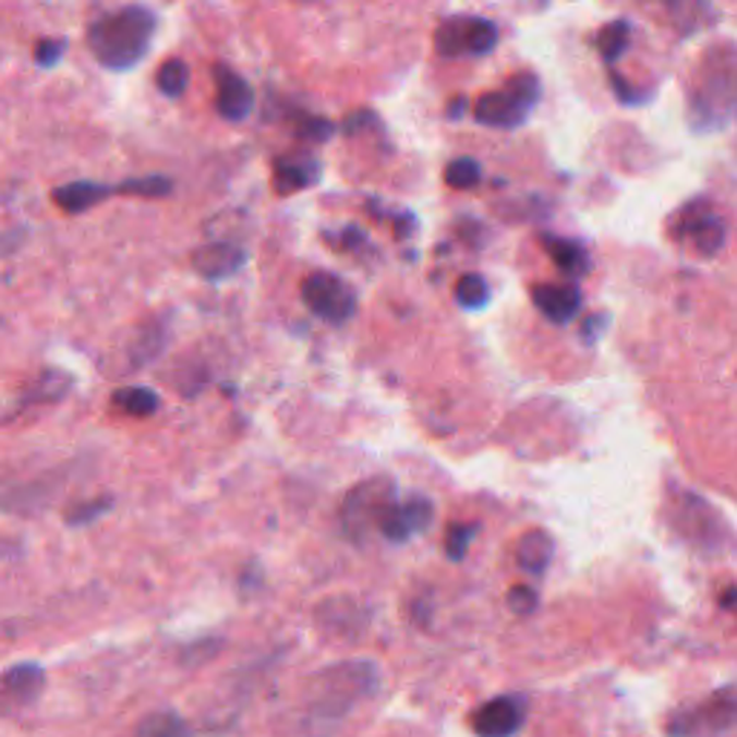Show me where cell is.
<instances>
[{
    "instance_id": "1",
    "label": "cell",
    "mask_w": 737,
    "mask_h": 737,
    "mask_svg": "<svg viewBox=\"0 0 737 737\" xmlns=\"http://www.w3.org/2000/svg\"><path fill=\"white\" fill-rule=\"evenodd\" d=\"M156 15L145 7H124L89 26V49L107 70H130L150 49Z\"/></svg>"
},
{
    "instance_id": "2",
    "label": "cell",
    "mask_w": 737,
    "mask_h": 737,
    "mask_svg": "<svg viewBox=\"0 0 737 737\" xmlns=\"http://www.w3.org/2000/svg\"><path fill=\"white\" fill-rule=\"evenodd\" d=\"M377 686V672L372 663H340L331 665L309 686V712L314 721H340L354 705L372 694Z\"/></svg>"
},
{
    "instance_id": "3",
    "label": "cell",
    "mask_w": 737,
    "mask_h": 737,
    "mask_svg": "<svg viewBox=\"0 0 737 737\" xmlns=\"http://www.w3.org/2000/svg\"><path fill=\"white\" fill-rule=\"evenodd\" d=\"M395 490L386 479H368L346 496L340 519H343L346 536L352 542H366L368 533L377 530L384 519L386 507L395 502Z\"/></svg>"
},
{
    "instance_id": "4",
    "label": "cell",
    "mask_w": 737,
    "mask_h": 737,
    "mask_svg": "<svg viewBox=\"0 0 737 737\" xmlns=\"http://www.w3.org/2000/svg\"><path fill=\"white\" fill-rule=\"evenodd\" d=\"M303 303L323 321L346 323L358 309V297L352 286L340 280L337 274L314 271L303 280Z\"/></svg>"
},
{
    "instance_id": "5",
    "label": "cell",
    "mask_w": 737,
    "mask_h": 737,
    "mask_svg": "<svg viewBox=\"0 0 737 737\" xmlns=\"http://www.w3.org/2000/svg\"><path fill=\"white\" fill-rule=\"evenodd\" d=\"M433 521V505L421 496H412L407 502H392L386 507L384 519L377 524V530L384 533L389 542H407L415 533L430 528Z\"/></svg>"
},
{
    "instance_id": "6",
    "label": "cell",
    "mask_w": 737,
    "mask_h": 737,
    "mask_svg": "<svg viewBox=\"0 0 737 737\" xmlns=\"http://www.w3.org/2000/svg\"><path fill=\"white\" fill-rule=\"evenodd\" d=\"M47 686V674L35 663L12 665L9 672L0 674V709L15 712L26 709L40 698V691Z\"/></svg>"
},
{
    "instance_id": "7",
    "label": "cell",
    "mask_w": 737,
    "mask_h": 737,
    "mask_svg": "<svg viewBox=\"0 0 737 737\" xmlns=\"http://www.w3.org/2000/svg\"><path fill=\"white\" fill-rule=\"evenodd\" d=\"M524 723V703L519 698H496L475 709L473 732L479 737H514Z\"/></svg>"
},
{
    "instance_id": "8",
    "label": "cell",
    "mask_w": 737,
    "mask_h": 737,
    "mask_svg": "<svg viewBox=\"0 0 737 737\" xmlns=\"http://www.w3.org/2000/svg\"><path fill=\"white\" fill-rule=\"evenodd\" d=\"M530 110H533V107H530L528 101H521L507 84L505 89H498V93L481 96L473 107L475 119H479L481 124H487V128H516V124H521V121L528 119Z\"/></svg>"
},
{
    "instance_id": "9",
    "label": "cell",
    "mask_w": 737,
    "mask_h": 737,
    "mask_svg": "<svg viewBox=\"0 0 737 737\" xmlns=\"http://www.w3.org/2000/svg\"><path fill=\"white\" fill-rule=\"evenodd\" d=\"M680 237L694 245L700 257H712L726 242V228H723V222L714 217L712 210L691 208L680 217Z\"/></svg>"
},
{
    "instance_id": "10",
    "label": "cell",
    "mask_w": 737,
    "mask_h": 737,
    "mask_svg": "<svg viewBox=\"0 0 737 737\" xmlns=\"http://www.w3.org/2000/svg\"><path fill=\"white\" fill-rule=\"evenodd\" d=\"M245 265V251L233 242H210L193 254V268L205 280H225Z\"/></svg>"
},
{
    "instance_id": "11",
    "label": "cell",
    "mask_w": 737,
    "mask_h": 737,
    "mask_svg": "<svg viewBox=\"0 0 737 737\" xmlns=\"http://www.w3.org/2000/svg\"><path fill=\"white\" fill-rule=\"evenodd\" d=\"M217 110L231 121H242L254 110V89L249 81L225 67L217 70Z\"/></svg>"
},
{
    "instance_id": "12",
    "label": "cell",
    "mask_w": 737,
    "mask_h": 737,
    "mask_svg": "<svg viewBox=\"0 0 737 737\" xmlns=\"http://www.w3.org/2000/svg\"><path fill=\"white\" fill-rule=\"evenodd\" d=\"M533 303L547 321L553 323H568L577 317L582 297L573 286H536L533 289Z\"/></svg>"
},
{
    "instance_id": "13",
    "label": "cell",
    "mask_w": 737,
    "mask_h": 737,
    "mask_svg": "<svg viewBox=\"0 0 737 737\" xmlns=\"http://www.w3.org/2000/svg\"><path fill=\"white\" fill-rule=\"evenodd\" d=\"M321 177V168L312 156H282L277 165H274V188L277 193H297L309 188V184L317 182Z\"/></svg>"
},
{
    "instance_id": "14",
    "label": "cell",
    "mask_w": 737,
    "mask_h": 737,
    "mask_svg": "<svg viewBox=\"0 0 737 737\" xmlns=\"http://www.w3.org/2000/svg\"><path fill=\"white\" fill-rule=\"evenodd\" d=\"M112 193V188L98 182H73L64 184V188H58L52 193V200L64 214H84V210L96 208L98 202H105L107 196Z\"/></svg>"
},
{
    "instance_id": "15",
    "label": "cell",
    "mask_w": 737,
    "mask_h": 737,
    "mask_svg": "<svg viewBox=\"0 0 737 737\" xmlns=\"http://www.w3.org/2000/svg\"><path fill=\"white\" fill-rule=\"evenodd\" d=\"M516 559H519V568L528 573H545L553 559V539L545 530H530L519 539Z\"/></svg>"
},
{
    "instance_id": "16",
    "label": "cell",
    "mask_w": 737,
    "mask_h": 737,
    "mask_svg": "<svg viewBox=\"0 0 737 737\" xmlns=\"http://www.w3.org/2000/svg\"><path fill=\"white\" fill-rule=\"evenodd\" d=\"M545 249L561 274H568V277H582V274L588 271V254L582 245H577V242L559 240V237H545Z\"/></svg>"
},
{
    "instance_id": "17",
    "label": "cell",
    "mask_w": 737,
    "mask_h": 737,
    "mask_svg": "<svg viewBox=\"0 0 737 737\" xmlns=\"http://www.w3.org/2000/svg\"><path fill=\"white\" fill-rule=\"evenodd\" d=\"M112 407L130 418H147L159 409V398L147 386H124L119 392H112Z\"/></svg>"
},
{
    "instance_id": "18",
    "label": "cell",
    "mask_w": 737,
    "mask_h": 737,
    "mask_svg": "<svg viewBox=\"0 0 737 737\" xmlns=\"http://www.w3.org/2000/svg\"><path fill=\"white\" fill-rule=\"evenodd\" d=\"M133 737H191L188 723L179 717L177 712L170 709H161V712H153L147 717H142L133 732Z\"/></svg>"
},
{
    "instance_id": "19",
    "label": "cell",
    "mask_w": 737,
    "mask_h": 737,
    "mask_svg": "<svg viewBox=\"0 0 737 737\" xmlns=\"http://www.w3.org/2000/svg\"><path fill=\"white\" fill-rule=\"evenodd\" d=\"M470 26H473V17H449L438 26L435 33V47L442 56H467V40H470Z\"/></svg>"
},
{
    "instance_id": "20",
    "label": "cell",
    "mask_w": 737,
    "mask_h": 737,
    "mask_svg": "<svg viewBox=\"0 0 737 737\" xmlns=\"http://www.w3.org/2000/svg\"><path fill=\"white\" fill-rule=\"evenodd\" d=\"M188 81H191V70H188V64L179 61V58H170V61L161 64L156 84H159V89L165 93V96L179 98L184 89H188Z\"/></svg>"
},
{
    "instance_id": "21",
    "label": "cell",
    "mask_w": 737,
    "mask_h": 737,
    "mask_svg": "<svg viewBox=\"0 0 737 737\" xmlns=\"http://www.w3.org/2000/svg\"><path fill=\"white\" fill-rule=\"evenodd\" d=\"M628 40H631V29H628L626 21H617V24H608L602 29L596 44H600V52L605 61H617L628 49Z\"/></svg>"
},
{
    "instance_id": "22",
    "label": "cell",
    "mask_w": 737,
    "mask_h": 737,
    "mask_svg": "<svg viewBox=\"0 0 737 737\" xmlns=\"http://www.w3.org/2000/svg\"><path fill=\"white\" fill-rule=\"evenodd\" d=\"M456 300L458 305H464V309H481V305H487L490 300V289L484 277L479 274H464L461 280L456 282Z\"/></svg>"
},
{
    "instance_id": "23",
    "label": "cell",
    "mask_w": 737,
    "mask_h": 737,
    "mask_svg": "<svg viewBox=\"0 0 737 737\" xmlns=\"http://www.w3.org/2000/svg\"><path fill=\"white\" fill-rule=\"evenodd\" d=\"M444 179H447V184H452V188H458V191H467V188H475L481 179V170H479V161L475 159H456L452 165L447 168V173H444Z\"/></svg>"
},
{
    "instance_id": "24",
    "label": "cell",
    "mask_w": 737,
    "mask_h": 737,
    "mask_svg": "<svg viewBox=\"0 0 737 737\" xmlns=\"http://www.w3.org/2000/svg\"><path fill=\"white\" fill-rule=\"evenodd\" d=\"M498 33L490 21H473L470 26V40H467V56H487L496 47Z\"/></svg>"
},
{
    "instance_id": "25",
    "label": "cell",
    "mask_w": 737,
    "mask_h": 737,
    "mask_svg": "<svg viewBox=\"0 0 737 737\" xmlns=\"http://www.w3.org/2000/svg\"><path fill=\"white\" fill-rule=\"evenodd\" d=\"M170 179L168 177H145V179H130V182H124L121 188H116L119 193H133V196H150V200H156V196H165V193H170Z\"/></svg>"
},
{
    "instance_id": "26",
    "label": "cell",
    "mask_w": 737,
    "mask_h": 737,
    "mask_svg": "<svg viewBox=\"0 0 737 737\" xmlns=\"http://www.w3.org/2000/svg\"><path fill=\"white\" fill-rule=\"evenodd\" d=\"M473 533L475 528H470V524H452V528L447 530V556H452V559H464L467 547L473 542Z\"/></svg>"
},
{
    "instance_id": "27",
    "label": "cell",
    "mask_w": 737,
    "mask_h": 737,
    "mask_svg": "<svg viewBox=\"0 0 737 737\" xmlns=\"http://www.w3.org/2000/svg\"><path fill=\"white\" fill-rule=\"evenodd\" d=\"M112 507L110 498H98V502H84V505L73 507V510H67V524H87L96 516L107 514Z\"/></svg>"
},
{
    "instance_id": "28",
    "label": "cell",
    "mask_w": 737,
    "mask_h": 737,
    "mask_svg": "<svg viewBox=\"0 0 737 737\" xmlns=\"http://www.w3.org/2000/svg\"><path fill=\"white\" fill-rule=\"evenodd\" d=\"M67 52V40L61 38H47L38 40V47H35V61L40 67H56Z\"/></svg>"
},
{
    "instance_id": "29",
    "label": "cell",
    "mask_w": 737,
    "mask_h": 737,
    "mask_svg": "<svg viewBox=\"0 0 737 737\" xmlns=\"http://www.w3.org/2000/svg\"><path fill=\"white\" fill-rule=\"evenodd\" d=\"M507 605H510V611H516V614H533L539 605V596L533 588L516 585L507 593Z\"/></svg>"
},
{
    "instance_id": "30",
    "label": "cell",
    "mask_w": 737,
    "mask_h": 737,
    "mask_svg": "<svg viewBox=\"0 0 737 737\" xmlns=\"http://www.w3.org/2000/svg\"><path fill=\"white\" fill-rule=\"evenodd\" d=\"M331 133V124L329 121H323V119H309L303 124V136H309V138H314V142H323V138L329 136Z\"/></svg>"
},
{
    "instance_id": "31",
    "label": "cell",
    "mask_w": 737,
    "mask_h": 737,
    "mask_svg": "<svg viewBox=\"0 0 737 737\" xmlns=\"http://www.w3.org/2000/svg\"><path fill=\"white\" fill-rule=\"evenodd\" d=\"M723 605H726V608H732V611H737V588H729V591L723 593Z\"/></svg>"
}]
</instances>
